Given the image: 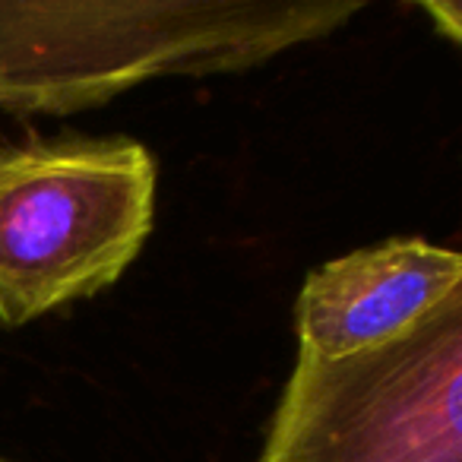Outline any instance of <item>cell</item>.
<instances>
[{"label":"cell","instance_id":"3957f363","mask_svg":"<svg viewBox=\"0 0 462 462\" xmlns=\"http://www.w3.org/2000/svg\"><path fill=\"white\" fill-rule=\"evenodd\" d=\"M260 462H462V295L371 352H298Z\"/></svg>","mask_w":462,"mask_h":462},{"label":"cell","instance_id":"8992f818","mask_svg":"<svg viewBox=\"0 0 462 462\" xmlns=\"http://www.w3.org/2000/svg\"><path fill=\"white\" fill-rule=\"evenodd\" d=\"M0 462H10V459H4V456H0Z\"/></svg>","mask_w":462,"mask_h":462},{"label":"cell","instance_id":"5b68a950","mask_svg":"<svg viewBox=\"0 0 462 462\" xmlns=\"http://www.w3.org/2000/svg\"><path fill=\"white\" fill-rule=\"evenodd\" d=\"M421 10L434 16V23H437V29H440V32H447L453 42H459V35H462V29H459L462 26L459 4H453V0H440V4H421Z\"/></svg>","mask_w":462,"mask_h":462},{"label":"cell","instance_id":"6da1fadb","mask_svg":"<svg viewBox=\"0 0 462 462\" xmlns=\"http://www.w3.org/2000/svg\"><path fill=\"white\" fill-rule=\"evenodd\" d=\"M355 0H0V111L70 115L159 77L266 64L336 32Z\"/></svg>","mask_w":462,"mask_h":462},{"label":"cell","instance_id":"277c9868","mask_svg":"<svg viewBox=\"0 0 462 462\" xmlns=\"http://www.w3.org/2000/svg\"><path fill=\"white\" fill-rule=\"evenodd\" d=\"M462 295V257L421 238H393L317 266L298 295V352L320 358L402 339L443 301Z\"/></svg>","mask_w":462,"mask_h":462},{"label":"cell","instance_id":"7a4b0ae2","mask_svg":"<svg viewBox=\"0 0 462 462\" xmlns=\"http://www.w3.org/2000/svg\"><path fill=\"white\" fill-rule=\"evenodd\" d=\"M155 216V162L127 136L0 149V323L23 327L115 285Z\"/></svg>","mask_w":462,"mask_h":462}]
</instances>
